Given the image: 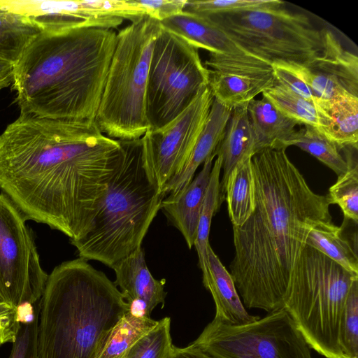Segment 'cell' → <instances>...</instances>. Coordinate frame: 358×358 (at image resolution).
<instances>
[{
	"mask_svg": "<svg viewBox=\"0 0 358 358\" xmlns=\"http://www.w3.org/2000/svg\"><path fill=\"white\" fill-rule=\"evenodd\" d=\"M123 155L94 121L20 115L0 135V189L26 220L89 230Z\"/></svg>",
	"mask_w": 358,
	"mask_h": 358,
	"instance_id": "6da1fadb",
	"label": "cell"
},
{
	"mask_svg": "<svg viewBox=\"0 0 358 358\" xmlns=\"http://www.w3.org/2000/svg\"><path fill=\"white\" fill-rule=\"evenodd\" d=\"M285 150L267 149L252 157L255 208L243 224L233 227L229 268L235 287L245 307L267 313L283 308L310 230L331 221L327 194L310 189Z\"/></svg>",
	"mask_w": 358,
	"mask_h": 358,
	"instance_id": "7a4b0ae2",
	"label": "cell"
},
{
	"mask_svg": "<svg viewBox=\"0 0 358 358\" xmlns=\"http://www.w3.org/2000/svg\"><path fill=\"white\" fill-rule=\"evenodd\" d=\"M116 41L100 27L39 34L15 64L20 115L94 121Z\"/></svg>",
	"mask_w": 358,
	"mask_h": 358,
	"instance_id": "3957f363",
	"label": "cell"
},
{
	"mask_svg": "<svg viewBox=\"0 0 358 358\" xmlns=\"http://www.w3.org/2000/svg\"><path fill=\"white\" fill-rule=\"evenodd\" d=\"M131 309L114 282L87 260L62 263L48 275L40 300L38 358H97Z\"/></svg>",
	"mask_w": 358,
	"mask_h": 358,
	"instance_id": "277c9868",
	"label": "cell"
},
{
	"mask_svg": "<svg viewBox=\"0 0 358 358\" xmlns=\"http://www.w3.org/2000/svg\"><path fill=\"white\" fill-rule=\"evenodd\" d=\"M120 142L122 157L88 231L70 241L79 257L110 268L142 247L164 198L145 163L141 139Z\"/></svg>",
	"mask_w": 358,
	"mask_h": 358,
	"instance_id": "5b68a950",
	"label": "cell"
},
{
	"mask_svg": "<svg viewBox=\"0 0 358 358\" xmlns=\"http://www.w3.org/2000/svg\"><path fill=\"white\" fill-rule=\"evenodd\" d=\"M159 21L146 15L117 34L115 48L94 119L106 136L120 141L141 138L150 128L146 89Z\"/></svg>",
	"mask_w": 358,
	"mask_h": 358,
	"instance_id": "8992f818",
	"label": "cell"
},
{
	"mask_svg": "<svg viewBox=\"0 0 358 358\" xmlns=\"http://www.w3.org/2000/svg\"><path fill=\"white\" fill-rule=\"evenodd\" d=\"M358 275L306 245L293 269L283 309L311 349L326 358H343L338 332L342 311Z\"/></svg>",
	"mask_w": 358,
	"mask_h": 358,
	"instance_id": "52a82bcc",
	"label": "cell"
},
{
	"mask_svg": "<svg viewBox=\"0 0 358 358\" xmlns=\"http://www.w3.org/2000/svg\"><path fill=\"white\" fill-rule=\"evenodd\" d=\"M204 16L245 51L270 64L309 66L326 51L328 29H320L306 15L282 6Z\"/></svg>",
	"mask_w": 358,
	"mask_h": 358,
	"instance_id": "ba28073f",
	"label": "cell"
},
{
	"mask_svg": "<svg viewBox=\"0 0 358 358\" xmlns=\"http://www.w3.org/2000/svg\"><path fill=\"white\" fill-rule=\"evenodd\" d=\"M208 86L198 49L162 27L152 52L146 89L149 129L174 120Z\"/></svg>",
	"mask_w": 358,
	"mask_h": 358,
	"instance_id": "9c48e42d",
	"label": "cell"
},
{
	"mask_svg": "<svg viewBox=\"0 0 358 358\" xmlns=\"http://www.w3.org/2000/svg\"><path fill=\"white\" fill-rule=\"evenodd\" d=\"M192 344L215 358H312L310 347L283 308L242 325L214 317Z\"/></svg>",
	"mask_w": 358,
	"mask_h": 358,
	"instance_id": "30bf717a",
	"label": "cell"
},
{
	"mask_svg": "<svg viewBox=\"0 0 358 358\" xmlns=\"http://www.w3.org/2000/svg\"><path fill=\"white\" fill-rule=\"evenodd\" d=\"M26 221L0 193V292L5 302L15 308L38 302L48 277Z\"/></svg>",
	"mask_w": 358,
	"mask_h": 358,
	"instance_id": "8fae6325",
	"label": "cell"
},
{
	"mask_svg": "<svg viewBox=\"0 0 358 358\" xmlns=\"http://www.w3.org/2000/svg\"><path fill=\"white\" fill-rule=\"evenodd\" d=\"M213 100L208 86L174 120L159 129H148L141 138L145 163L163 195L166 185L187 163Z\"/></svg>",
	"mask_w": 358,
	"mask_h": 358,
	"instance_id": "7c38bea8",
	"label": "cell"
},
{
	"mask_svg": "<svg viewBox=\"0 0 358 358\" xmlns=\"http://www.w3.org/2000/svg\"><path fill=\"white\" fill-rule=\"evenodd\" d=\"M0 6L24 15L48 34L83 27L113 29L124 19L133 22L141 16L129 0H0Z\"/></svg>",
	"mask_w": 358,
	"mask_h": 358,
	"instance_id": "4fadbf2b",
	"label": "cell"
},
{
	"mask_svg": "<svg viewBox=\"0 0 358 358\" xmlns=\"http://www.w3.org/2000/svg\"><path fill=\"white\" fill-rule=\"evenodd\" d=\"M204 66L214 99L231 109L275 84L271 64L259 57L210 53Z\"/></svg>",
	"mask_w": 358,
	"mask_h": 358,
	"instance_id": "5bb4252c",
	"label": "cell"
},
{
	"mask_svg": "<svg viewBox=\"0 0 358 358\" xmlns=\"http://www.w3.org/2000/svg\"><path fill=\"white\" fill-rule=\"evenodd\" d=\"M114 282L131 309L150 317L159 304H164L166 292L165 280H159L150 273L142 247L115 263Z\"/></svg>",
	"mask_w": 358,
	"mask_h": 358,
	"instance_id": "9a60e30c",
	"label": "cell"
},
{
	"mask_svg": "<svg viewBox=\"0 0 358 358\" xmlns=\"http://www.w3.org/2000/svg\"><path fill=\"white\" fill-rule=\"evenodd\" d=\"M213 153L203 162L201 171L180 191L164 198L160 210L182 235L189 249L194 246L197 226L208 187Z\"/></svg>",
	"mask_w": 358,
	"mask_h": 358,
	"instance_id": "2e32d148",
	"label": "cell"
},
{
	"mask_svg": "<svg viewBox=\"0 0 358 358\" xmlns=\"http://www.w3.org/2000/svg\"><path fill=\"white\" fill-rule=\"evenodd\" d=\"M160 23L162 27L197 49L203 48L210 53L255 57L234 42L204 15L182 10Z\"/></svg>",
	"mask_w": 358,
	"mask_h": 358,
	"instance_id": "e0dca14e",
	"label": "cell"
},
{
	"mask_svg": "<svg viewBox=\"0 0 358 358\" xmlns=\"http://www.w3.org/2000/svg\"><path fill=\"white\" fill-rule=\"evenodd\" d=\"M203 284L213 298L215 318L227 324L242 325L259 317L248 313L230 273L210 245L208 248V277Z\"/></svg>",
	"mask_w": 358,
	"mask_h": 358,
	"instance_id": "ac0fdd59",
	"label": "cell"
},
{
	"mask_svg": "<svg viewBox=\"0 0 358 358\" xmlns=\"http://www.w3.org/2000/svg\"><path fill=\"white\" fill-rule=\"evenodd\" d=\"M232 109L214 99L204 127L190 156L179 175L164 190V195L175 194L193 179L198 167L212 155L222 141Z\"/></svg>",
	"mask_w": 358,
	"mask_h": 358,
	"instance_id": "d6986e66",
	"label": "cell"
},
{
	"mask_svg": "<svg viewBox=\"0 0 358 358\" xmlns=\"http://www.w3.org/2000/svg\"><path fill=\"white\" fill-rule=\"evenodd\" d=\"M255 139V155L267 149H286L296 132V121L278 110L262 97L252 100L247 106Z\"/></svg>",
	"mask_w": 358,
	"mask_h": 358,
	"instance_id": "ffe728a7",
	"label": "cell"
},
{
	"mask_svg": "<svg viewBox=\"0 0 358 358\" xmlns=\"http://www.w3.org/2000/svg\"><path fill=\"white\" fill-rule=\"evenodd\" d=\"M320 117V131L339 148H357L358 97L352 94L314 103Z\"/></svg>",
	"mask_w": 358,
	"mask_h": 358,
	"instance_id": "44dd1931",
	"label": "cell"
},
{
	"mask_svg": "<svg viewBox=\"0 0 358 358\" xmlns=\"http://www.w3.org/2000/svg\"><path fill=\"white\" fill-rule=\"evenodd\" d=\"M248 105L238 106L232 109L224 136L214 152L215 156H221L222 161L223 176L220 186L223 199V189L231 171L239 162L255 155V139L248 117Z\"/></svg>",
	"mask_w": 358,
	"mask_h": 358,
	"instance_id": "7402d4cb",
	"label": "cell"
},
{
	"mask_svg": "<svg viewBox=\"0 0 358 358\" xmlns=\"http://www.w3.org/2000/svg\"><path fill=\"white\" fill-rule=\"evenodd\" d=\"M223 196L233 227L243 224L255 208L252 157L243 159L231 171L223 189Z\"/></svg>",
	"mask_w": 358,
	"mask_h": 358,
	"instance_id": "603a6c76",
	"label": "cell"
},
{
	"mask_svg": "<svg viewBox=\"0 0 358 358\" xmlns=\"http://www.w3.org/2000/svg\"><path fill=\"white\" fill-rule=\"evenodd\" d=\"M306 245L322 252L351 273L358 275L357 248L343 234V227L322 222L309 232Z\"/></svg>",
	"mask_w": 358,
	"mask_h": 358,
	"instance_id": "cb8c5ba5",
	"label": "cell"
},
{
	"mask_svg": "<svg viewBox=\"0 0 358 358\" xmlns=\"http://www.w3.org/2000/svg\"><path fill=\"white\" fill-rule=\"evenodd\" d=\"M41 32L28 17L0 6V59L15 65Z\"/></svg>",
	"mask_w": 358,
	"mask_h": 358,
	"instance_id": "d4e9b609",
	"label": "cell"
},
{
	"mask_svg": "<svg viewBox=\"0 0 358 358\" xmlns=\"http://www.w3.org/2000/svg\"><path fill=\"white\" fill-rule=\"evenodd\" d=\"M157 322L131 309L113 327L97 358H124Z\"/></svg>",
	"mask_w": 358,
	"mask_h": 358,
	"instance_id": "484cf974",
	"label": "cell"
},
{
	"mask_svg": "<svg viewBox=\"0 0 358 358\" xmlns=\"http://www.w3.org/2000/svg\"><path fill=\"white\" fill-rule=\"evenodd\" d=\"M222 164V157L220 155H217L213 164L210 181L199 217L194 244L203 274V282L208 277V248L210 245L208 238L212 218L218 211L224 200L220 193V186Z\"/></svg>",
	"mask_w": 358,
	"mask_h": 358,
	"instance_id": "4316f807",
	"label": "cell"
},
{
	"mask_svg": "<svg viewBox=\"0 0 358 358\" xmlns=\"http://www.w3.org/2000/svg\"><path fill=\"white\" fill-rule=\"evenodd\" d=\"M299 147L331 169L338 176L348 170L345 159L341 155L339 147L327 138L318 129L310 126L297 130L287 143Z\"/></svg>",
	"mask_w": 358,
	"mask_h": 358,
	"instance_id": "83f0119b",
	"label": "cell"
},
{
	"mask_svg": "<svg viewBox=\"0 0 358 358\" xmlns=\"http://www.w3.org/2000/svg\"><path fill=\"white\" fill-rule=\"evenodd\" d=\"M348 170L338 176L336 182L329 189L327 196L331 204H337L344 215L345 220L358 221V164L357 148H343Z\"/></svg>",
	"mask_w": 358,
	"mask_h": 358,
	"instance_id": "f1b7e54d",
	"label": "cell"
},
{
	"mask_svg": "<svg viewBox=\"0 0 358 358\" xmlns=\"http://www.w3.org/2000/svg\"><path fill=\"white\" fill-rule=\"evenodd\" d=\"M262 97L299 124L310 126L320 130V117L315 105L287 88L275 83L262 92Z\"/></svg>",
	"mask_w": 358,
	"mask_h": 358,
	"instance_id": "f546056e",
	"label": "cell"
},
{
	"mask_svg": "<svg viewBox=\"0 0 358 358\" xmlns=\"http://www.w3.org/2000/svg\"><path fill=\"white\" fill-rule=\"evenodd\" d=\"M40 301L19 308V324L8 358H38L37 331Z\"/></svg>",
	"mask_w": 358,
	"mask_h": 358,
	"instance_id": "4dcf8cb0",
	"label": "cell"
},
{
	"mask_svg": "<svg viewBox=\"0 0 358 358\" xmlns=\"http://www.w3.org/2000/svg\"><path fill=\"white\" fill-rule=\"evenodd\" d=\"M338 342L343 358H358V280L353 282L341 313Z\"/></svg>",
	"mask_w": 358,
	"mask_h": 358,
	"instance_id": "1f68e13d",
	"label": "cell"
},
{
	"mask_svg": "<svg viewBox=\"0 0 358 358\" xmlns=\"http://www.w3.org/2000/svg\"><path fill=\"white\" fill-rule=\"evenodd\" d=\"M172 347L171 319L165 317L129 349L125 358H167Z\"/></svg>",
	"mask_w": 358,
	"mask_h": 358,
	"instance_id": "d6a6232c",
	"label": "cell"
},
{
	"mask_svg": "<svg viewBox=\"0 0 358 358\" xmlns=\"http://www.w3.org/2000/svg\"><path fill=\"white\" fill-rule=\"evenodd\" d=\"M278 0H187L183 10L203 15L230 13L283 6Z\"/></svg>",
	"mask_w": 358,
	"mask_h": 358,
	"instance_id": "836d02e7",
	"label": "cell"
},
{
	"mask_svg": "<svg viewBox=\"0 0 358 358\" xmlns=\"http://www.w3.org/2000/svg\"><path fill=\"white\" fill-rule=\"evenodd\" d=\"M280 62L296 75L320 100H331L350 93L340 83L321 72L296 64Z\"/></svg>",
	"mask_w": 358,
	"mask_h": 358,
	"instance_id": "e575fe53",
	"label": "cell"
},
{
	"mask_svg": "<svg viewBox=\"0 0 358 358\" xmlns=\"http://www.w3.org/2000/svg\"><path fill=\"white\" fill-rule=\"evenodd\" d=\"M275 83L314 104L317 99L311 90L294 73L279 62L271 64Z\"/></svg>",
	"mask_w": 358,
	"mask_h": 358,
	"instance_id": "d590c367",
	"label": "cell"
},
{
	"mask_svg": "<svg viewBox=\"0 0 358 358\" xmlns=\"http://www.w3.org/2000/svg\"><path fill=\"white\" fill-rule=\"evenodd\" d=\"M145 14L162 22L184 9L187 0H131Z\"/></svg>",
	"mask_w": 358,
	"mask_h": 358,
	"instance_id": "8d00e7d4",
	"label": "cell"
},
{
	"mask_svg": "<svg viewBox=\"0 0 358 358\" xmlns=\"http://www.w3.org/2000/svg\"><path fill=\"white\" fill-rule=\"evenodd\" d=\"M19 324V309L8 303H0V346L13 343Z\"/></svg>",
	"mask_w": 358,
	"mask_h": 358,
	"instance_id": "74e56055",
	"label": "cell"
},
{
	"mask_svg": "<svg viewBox=\"0 0 358 358\" xmlns=\"http://www.w3.org/2000/svg\"><path fill=\"white\" fill-rule=\"evenodd\" d=\"M167 358H215L192 343L185 348L173 345Z\"/></svg>",
	"mask_w": 358,
	"mask_h": 358,
	"instance_id": "f35d334b",
	"label": "cell"
},
{
	"mask_svg": "<svg viewBox=\"0 0 358 358\" xmlns=\"http://www.w3.org/2000/svg\"><path fill=\"white\" fill-rule=\"evenodd\" d=\"M15 65L0 59V92L13 82Z\"/></svg>",
	"mask_w": 358,
	"mask_h": 358,
	"instance_id": "ab89813d",
	"label": "cell"
},
{
	"mask_svg": "<svg viewBox=\"0 0 358 358\" xmlns=\"http://www.w3.org/2000/svg\"><path fill=\"white\" fill-rule=\"evenodd\" d=\"M6 303V302H5V300H4L3 297V296L1 295V294L0 292V303Z\"/></svg>",
	"mask_w": 358,
	"mask_h": 358,
	"instance_id": "60d3db41",
	"label": "cell"
},
{
	"mask_svg": "<svg viewBox=\"0 0 358 358\" xmlns=\"http://www.w3.org/2000/svg\"><path fill=\"white\" fill-rule=\"evenodd\" d=\"M124 358H125V357Z\"/></svg>",
	"mask_w": 358,
	"mask_h": 358,
	"instance_id": "b9f144b4",
	"label": "cell"
}]
</instances>
